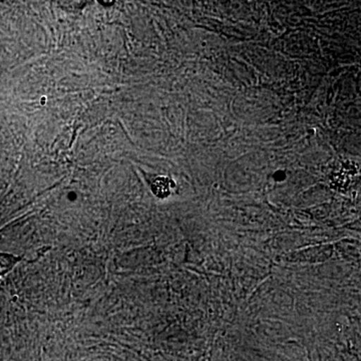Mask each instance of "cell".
Returning <instances> with one entry per match:
<instances>
[{"mask_svg":"<svg viewBox=\"0 0 361 361\" xmlns=\"http://www.w3.org/2000/svg\"><path fill=\"white\" fill-rule=\"evenodd\" d=\"M154 193L159 197H165L170 193V180L166 178H159L154 184Z\"/></svg>","mask_w":361,"mask_h":361,"instance_id":"6da1fadb","label":"cell"}]
</instances>
